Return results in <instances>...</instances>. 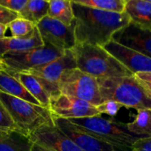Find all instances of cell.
<instances>
[{
	"instance_id": "6da1fadb",
	"label": "cell",
	"mask_w": 151,
	"mask_h": 151,
	"mask_svg": "<svg viewBox=\"0 0 151 151\" xmlns=\"http://www.w3.org/2000/svg\"><path fill=\"white\" fill-rule=\"evenodd\" d=\"M76 42L104 47L113 35L131 21L126 12H104L81 5L72 0Z\"/></svg>"
},
{
	"instance_id": "7a4b0ae2",
	"label": "cell",
	"mask_w": 151,
	"mask_h": 151,
	"mask_svg": "<svg viewBox=\"0 0 151 151\" xmlns=\"http://www.w3.org/2000/svg\"><path fill=\"white\" fill-rule=\"evenodd\" d=\"M71 50L74 56L77 69L97 80L133 75L104 47L76 42Z\"/></svg>"
},
{
	"instance_id": "3957f363",
	"label": "cell",
	"mask_w": 151,
	"mask_h": 151,
	"mask_svg": "<svg viewBox=\"0 0 151 151\" xmlns=\"http://www.w3.org/2000/svg\"><path fill=\"white\" fill-rule=\"evenodd\" d=\"M103 101H114L127 108L151 111V96L133 75L97 80Z\"/></svg>"
},
{
	"instance_id": "277c9868",
	"label": "cell",
	"mask_w": 151,
	"mask_h": 151,
	"mask_svg": "<svg viewBox=\"0 0 151 151\" xmlns=\"http://www.w3.org/2000/svg\"><path fill=\"white\" fill-rule=\"evenodd\" d=\"M68 120L96 139L112 145L120 151H130L134 143L141 139L128 131L127 123L114 119H106L101 116H95Z\"/></svg>"
},
{
	"instance_id": "5b68a950",
	"label": "cell",
	"mask_w": 151,
	"mask_h": 151,
	"mask_svg": "<svg viewBox=\"0 0 151 151\" xmlns=\"http://www.w3.org/2000/svg\"><path fill=\"white\" fill-rule=\"evenodd\" d=\"M0 101L9 112L19 133L29 135L39 127L53 123V116L48 108L0 92Z\"/></svg>"
},
{
	"instance_id": "8992f818",
	"label": "cell",
	"mask_w": 151,
	"mask_h": 151,
	"mask_svg": "<svg viewBox=\"0 0 151 151\" xmlns=\"http://www.w3.org/2000/svg\"><path fill=\"white\" fill-rule=\"evenodd\" d=\"M60 94L86 101L94 106L104 103L97 79L75 68L67 70L58 82Z\"/></svg>"
},
{
	"instance_id": "52a82bcc",
	"label": "cell",
	"mask_w": 151,
	"mask_h": 151,
	"mask_svg": "<svg viewBox=\"0 0 151 151\" xmlns=\"http://www.w3.org/2000/svg\"><path fill=\"white\" fill-rule=\"evenodd\" d=\"M65 51L44 44L43 46L26 51L8 53L1 60L5 65V71L17 73L28 72L60 58Z\"/></svg>"
},
{
	"instance_id": "ba28073f",
	"label": "cell",
	"mask_w": 151,
	"mask_h": 151,
	"mask_svg": "<svg viewBox=\"0 0 151 151\" xmlns=\"http://www.w3.org/2000/svg\"><path fill=\"white\" fill-rule=\"evenodd\" d=\"M75 68H77L75 58L72 50H65L60 58L26 73L34 75L42 83L51 97L60 94L58 82L62 75L67 70Z\"/></svg>"
},
{
	"instance_id": "9c48e42d",
	"label": "cell",
	"mask_w": 151,
	"mask_h": 151,
	"mask_svg": "<svg viewBox=\"0 0 151 151\" xmlns=\"http://www.w3.org/2000/svg\"><path fill=\"white\" fill-rule=\"evenodd\" d=\"M44 44L53 46L61 50H72L76 44L74 22L67 26L49 16L35 25Z\"/></svg>"
},
{
	"instance_id": "30bf717a",
	"label": "cell",
	"mask_w": 151,
	"mask_h": 151,
	"mask_svg": "<svg viewBox=\"0 0 151 151\" xmlns=\"http://www.w3.org/2000/svg\"><path fill=\"white\" fill-rule=\"evenodd\" d=\"M49 110L52 116L65 119L101 116L96 106L64 94L50 97Z\"/></svg>"
},
{
	"instance_id": "8fae6325",
	"label": "cell",
	"mask_w": 151,
	"mask_h": 151,
	"mask_svg": "<svg viewBox=\"0 0 151 151\" xmlns=\"http://www.w3.org/2000/svg\"><path fill=\"white\" fill-rule=\"evenodd\" d=\"M53 123L82 151H120L83 131L68 119L53 116Z\"/></svg>"
},
{
	"instance_id": "7c38bea8",
	"label": "cell",
	"mask_w": 151,
	"mask_h": 151,
	"mask_svg": "<svg viewBox=\"0 0 151 151\" xmlns=\"http://www.w3.org/2000/svg\"><path fill=\"white\" fill-rule=\"evenodd\" d=\"M104 49L114 57L133 74L151 73V58L114 41H110Z\"/></svg>"
},
{
	"instance_id": "4fadbf2b",
	"label": "cell",
	"mask_w": 151,
	"mask_h": 151,
	"mask_svg": "<svg viewBox=\"0 0 151 151\" xmlns=\"http://www.w3.org/2000/svg\"><path fill=\"white\" fill-rule=\"evenodd\" d=\"M28 137L33 143L54 151H82L54 124L39 127Z\"/></svg>"
},
{
	"instance_id": "5bb4252c",
	"label": "cell",
	"mask_w": 151,
	"mask_h": 151,
	"mask_svg": "<svg viewBox=\"0 0 151 151\" xmlns=\"http://www.w3.org/2000/svg\"><path fill=\"white\" fill-rule=\"evenodd\" d=\"M112 41L134 50L151 58V30L140 27L130 22L116 32Z\"/></svg>"
},
{
	"instance_id": "9a60e30c",
	"label": "cell",
	"mask_w": 151,
	"mask_h": 151,
	"mask_svg": "<svg viewBox=\"0 0 151 151\" xmlns=\"http://www.w3.org/2000/svg\"><path fill=\"white\" fill-rule=\"evenodd\" d=\"M43 45L36 27L30 35L24 37L5 36L0 38V59L8 53L26 51Z\"/></svg>"
},
{
	"instance_id": "2e32d148",
	"label": "cell",
	"mask_w": 151,
	"mask_h": 151,
	"mask_svg": "<svg viewBox=\"0 0 151 151\" xmlns=\"http://www.w3.org/2000/svg\"><path fill=\"white\" fill-rule=\"evenodd\" d=\"M125 12L132 23L151 30V0H126Z\"/></svg>"
},
{
	"instance_id": "e0dca14e",
	"label": "cell",
	"mask_w": 151,
	"mask_h": 151,
	"mask_svg": "<svg viewBox=\"0 0 151 151\" xmlns=\"http://www.w3.org/2000/svg\"><path fill=\"white\" fill-rule=\"evenodd\" d=\"M8 73L12 74L13 77H15L24 86V88L28 91V93L35 99L37 100L40 105L49 109L50 96L46 91V89L42 85V83L34 75L26 72H20V73L8 72Z\"/></svg>"
},
{
	"instance_id": "ac0fdd59",
	"label": "cell",
	"mask_w": 151,
	"mask_h": 151,
	"mask_svg": "<svg viewBox=\"0 0 151 151\" xmlns=\"http://www.w3.org/2000/svg\"><path fill=\"white\" fill-rule=\"evenodd\" d=\"M0 92L22 99L34 104L40 105L37 100L28 93L24 86L5 70L0 71Z\"/></svg>"
},
{
	"instance_id": "d6986e66",
	"label": "cell",
	"mask_w": 151,
	"mask_h": 151,
	"mask_svg": "<svg viewBox=\"0 0 151 151\" xmlns=\"http://www.w3.org/2000/svg\"><path fill=\"white\" fill-rule=\"evenodd\" d=\"M32 145L29 137L19 132H0V151H31Z\"/></svg>"
},
{
	"instance_id": "ffe728a7",
	"label": "cell",
	"mask_w": 151,
	"mask_h": 151,
	"mask_svg": "<svg viewBox=\"0 0 151 151\" xmlns=\"http://www.w3.org/2000/svg\"><path fill=\"white\" fill-rule=\"evenodd\" d=\"M48 16L70 26L74 22L72 0H50Z\"/></svg>"
},
{
	"instance_id": "44dd1931",
	"label": "cell",
	"mask_w": 151,
	"mask_h": 151,
	"mask_svg": "<svg viewBox=\"0 0 151 151\" xmlns=\"http://www.w3.org/2000/svg\"><path fill=\"white\" fill-rule=\"evenodd\" d=\"M50 1L46 0H27L23 10L19 13V17L25 19L35 25L48 16Z\"/></svg>"
},
{
	"instance_id": "7402d4cb",
	"label": "cell",
	"mask_w": 151,
	"mask_h": 151,
	"mask_svg": "<svg viewBox=\"0 0 151 151\" xmlns=\"http://www.w3.org/2000/svg\"><path fill=\"white\" fill-rule=\"evenodd\" d=\"M128 131L138 137H151V111L140 110L137 111V115L134 121L127 123Z\"/></svg>"
},
{
	"instance_id": "603a6c76",
	"label": "cell",
	"mask_w": 151,
	"mask_h": 151,
	"mask_svg": "<svg viewBox=\"0 0 151 151\" xmlns=\"http://www.w3.org/2000/svg\"><path fill=\"white\" fill-rule=\"evenodd\" d=\"M76 3L88 6L90 8L116 12L123 13L126 9V0H74Z\"/></svg>"
},
{
	"instance_id": "cb8c5ba5",
	"label": "cell",
	"mask_w": 151,
	"mask_h": 151,
	"mask_svg": "<svg viewBox=\"0 0 151 151\" xmlns=\"http://www.w3.org/2000/svg\"><path fill=\"white\" fill-rule=\"evenodd\" d=\"M35 28V25L25 19L18 18L12 22H11L7 26V29L10 30L12 37H24L30 35L34 29Z\"/></svg>"
},
{
	"instance_id": "d4e9b609",
	"label": "cell",
	"mask_w": 151,
	"mask_h": 151,
	"mask_svg": "<svg viewBox=\"0 0 151 151\" xmlns=\"http://www.w3.org/2000/svg\"><path fill=\"white\" fill-rule=\"evenodd\" d=\"M12 131L19 132L13 120L12 119L9 112L0 101V132L7 133Z\"/></svg>"
},
{
	"instance_id": "484cf974",
	"label": "cell",
	"mask_w": 151,
	"mask_h": 151,
	"mask_svg": "<svg viewBox=\"0 0 151 151\" xmlns=\"http://www.w3.org/2000/svg\"><path fill=\"white\" fill-rule=\"evenodd\" d=\"M122 107L123 106L120 104L117 103V102H114V101H105L102 104L97 106V110H98L100 114L104 113V114L110 115L111 117H114L115 115H117V113L119 112V111Z\"/></svg>"
},
{
	"instance_id": "4316f807",
	"label": "cell",
	"mask_w": 151,
	"mask_h": 151,
	"mask_svg": "<svg viewBox=\"0 0 151 151\" xmlns=\"http://www.w3.org/2000/svg\"><path fill=\"white\" fill-rule=\"evenodd\" d=\"M18 18H19V14L18 12H12L0 4V24L8 26Z\"/></svg>"
},
{
	"instance_id": "83f0119b",
	"label": "cell",
	"mask_w": 151,
	"mask_h": 151,
	"mask_svg": "<svg viewBox=\"0 0 151 151\" xmlns=\"http://www.w3.org/2000/svg\"><path fill=\"white\" fill-rule=\"evenodd\" d=\"M27 3V0H0L1 5L18 13L23 10Z\"/></svg>"
},
{
	"instance_id": "f1b7e54d",
	"label": "cell",
	"mask_w": 151,
	"mask_h": 151,
	"mask_svg": "<svg viewBox=\"0 0 151 151\" xmlns=\"http://www.w3.org/2000/svg\"><path fill=\"white\" fill-rule=\"evenodd\" d=\"M132 150L136 151H151V137L139 139L134 143Z\"/></svg>"
},
{
	"instance_id": "f546056e",
	"label": "cell",
	"mask_w": 151,
	"mask_h": 151,
	"mask_svg": "<svg viewBox=\"0 0 151 151\" xmlns=\"http://www.w3.org/2000/svg\"><path fill=\"white\" fill-rule=\"evenodd\" d=\"M136 80H138L141 82L151 84V73H141L134 74Z\"/></svg>"
},
{
	"instance_id": "4dcf8cb0",
	"label": "cell",
	"mask_w": 151,
	"mask_h": 151,
	"mask_svg": "<svg viewBox=\"0 0 151 151\" xmlns=\"http://www.w3.org/2000/svg\"><path fill=\"white\" fill-rule=\"evenodd\" d=\"M31 151H54L52 150H50V149H47V148H44L42 146H40L36 143H33L32 145V148H31Z\"/></svg>"
},
{
	"instance_id": "1f68e13d",
	"label": "cell",
	"mask_w": 151,
	"mask_h": 151,
	"mask_svg": "<svg viewBox=\"0 0 151 151\" xmlns=\"http://www.w3.org/2000/svg\"><path fill=\"white\" fill-rule=\"evenodd\" d=\"M7 31V26H4L3 24H0V38L5 37V34Z\"/></svg>"
},
{
	"instance_id": "d6a6232c",
	"label": "cell",
	"mask_w": 151,
	"mask_h": 151,
	"mask_svg": "<svg viewBox=\"0 0 151 151\" xmlns=\"http://www.w3.org/2000/svg\"><path fill=\"white\" fill-rule=\"evenodd\" d=\"M138 81V80H137ZM141 82V81H140ZM142 85L145 88V89L150 93V95L151 96V84H148V83H143V82H141Z\"/></svg>"
},
{
	"instance_id": "836d02e7",
	"label": "cell",
	"mask_w": 151,
	"mask_h": 151,
	"mask_svg": "<svg viewBox=\"0 0 151 151\" xmlns=\"http://www.w3.org/2000/svg\"><path fill=\"white\" fill-rule=\"evenodd\" d=\"M5 69V65H4V64L2 62V60L0 59V71L1 70H4Z\"/></svg>"
},
{
	"instance_id": "e575fe53",
	"label": "cell",
	"mask_w": 151,
	"mask_h": 151,
	"mask_svg": "<svg viewBox=\"0 0 151 151\" xmlns=\"http://www.w3.org/2000/svg\"><path fill=\"white\" fill-rule=\"evenodd\" d=\"M130 151H136V150H131Z\"/></svg>"
}]
</instances>
